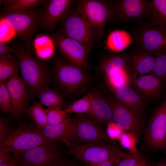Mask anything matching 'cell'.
Instances as JSON below:
<instances>
[{"instance_id":"6da1fadb","label":"cell","mask_w":166,"mask_h":166,"mask_svg":"<svg viewBox=\"0 0 166 166\" xmlns=\"http://www.w3.org/2000/svg\"><path fill=\"white\" fill-rule=\"evenodd\" d=\"M87 70L64 58L58 57L53 61L52 73L58 89L76 98L89 91L93 77Z\"/></svg>"},{"instance_id":"7a4b0ae2","label":"cell","mask_w":166,"mask_h":166,"mask_svg":"<svg viewBox=\"0 0 166 166\" xmlns=\"http://www.w3.org/2000/svg\"><path fill=\"white\" fill-rule=\"evenodd\" d=\"M13 46L15 48L14 54L18 58L22 77L33 93L37 95L40 89L48 86L50 75L49 69L32 55L24 43L17 42Z\"/></svg>"},{"instance_id":"3957f363","label":"cell","mask_w":166,"mask_h":166,"mask_svg":"<svg viewBox=\"0 0 166 166\" xmlns=\"http://www.w3.org/2000/svg\"><path fill=\"white\" fill-rule=\"evenodd\" d=\"M76 3L65 12L58 22L60 26L59 31L92 50L97 39L95 30L78 9Z\"/></svg>"},{"instance_id":"277c9868","label":"cell","mask_w":166,"mask_h":166,"mask_svg":"<svg viewBox=\"0 0 166 166\" xmlns=\"http://www.w3.org/2000/svg\"><path fill=\"white\" fill-rule=\"evenodd\" d=\"M42 11L35 9L1 13V17L24 41L27 49L34 51L33 36L42 20Z\"/></svg>"},{"instance_id":"5b68a950","label":"cell","mask_w":166,"mask_h":166,"mask_svg":"<svg viewBox=\"0 0 166 166\" xmlns=\"http://www.w3.org/2000/svg\"><path fill=\"white\" fill-rule=\"evenodd\" d=\"M53 142L46 138L42 130L35 125L24 124L11 130L0 146L11 149L17 158L32 148Z\"/></svg>"},{"instance_id":"8992f818","label":"cell","mask_w":166,"mask_h":166,"mask_svg":"<svg viewBox=\"0 0 166 166\" xmlns=\"http://www.w3.org/2000/svg\"><path fill=\"white\" fill-rule=\"evenodd\" d=\"M138 21L131 33L135 46L156 57L166 53V27Z\"/></svg>"},{"instance_id":"52a82bcc","label":"cell","mask_w":166,"mask_h":166,"mask_svg":"<svg viewBox=\"0 0 166 166\" xmlns=\"http://www.w3.org/2000/svg\"><path fill=\"white\" fill-rule=\"evenodd\" d=\"M68 154L90 164L109 159H120L126 153L118 147L105 141L84 144H70Z\"/></svg>"},{"instance_id":"ba28073f","label":"cell","mask_w":166,"mask_h":166,"mask_svg":"<svg viewBox=\"0 0 166 166\" xmlns=\"http://www.w3.org/2000/svg\"><path fill=\"white\" fill-rule=\"evenodd\" d=\"M76 4L87 22L94 29L97 38L102 37L106 25L113 18L109 0H79Z\"/></svg>"},{"instance_id":"9c48e42d","label":"cell","mask_w":166,"mask_h":166,"mask_svg":"<svg viewBox=\"0 0 166 166\" xmlns=\"http://www.w3.org/2000/svg\"><path fill=\"white\" fill-rule=\"evenodd\" d=\"M144 138L153 150L166 154V98L153 110Z\"/></svg>"},{"instance_id":"30bf717a","label":"cell","mask_w":166,"mask_h":166,"mask_svg":"<svg viewBox=\"0 0 166 166\" xmlns=\"http://www.w3.org/2000/svg\"><path fill=\"white\" fill-rule=\"evenodd\" d=\"M54 45L65 59L85 70L90 67L89 54L92 50L80 42L68 37L59 31L50 35Z\"/></svg>"},{"instance_id":"8fae6325","label":"cell","mask_w":166,"mask_h":166,"mask_svg":"<svg viewBox=\"0 0 166 166\" xmlns=\"http://www.w3.org/2000/svg\"><path fill=\"white\" fill-rule=\"evenodd\" d=\"M72 120L71 144H84L109 140V137L105 131L83 114H77Z\"/></svg>"},{"instance_id":"7c38bea8","label":"cell","mask_w":166,"mask_h":166,"mask_svg":"<svg viewBox=\"0 0 166 166\" xmlns=\"http://www.w3.org/2000/svg\"><path fill=\"white\" fill-rule=\"evenodd\" d=\"M114 23L149 17V0H109Z\"/></svg>"},{"instance_id":"4fadbf2b","label":"cell","mask_w":166,"mask_h":166,"mask_svg":"<svg viewBox=\"0 0 166 166\" xmlns=\"http://www.w3.org/2000/svg\"><path fill=\"white\" fill-rule=\"evenodd\" d=\"M105 93L112 108L113 122L125 132L139 135L144 126L143 116L121 103L111 93Z\"/></svg>"},{"instance_id":"5bb4252c","label":"cell","mask_w":166,"mask_h":166,"mask_svg":"<svg viewBox=\"0 0 166 166\" xmlns=\"http://www.w3.org/2000/svg\"><path fill=\"white\" fill-rule=\"evenodd\" d=\"M62 156L59 145L54 141L26 152L21 156L20 163L24 166H51Z\"/></svg>"},{"instance_id":"9a60e30c","label":"cell","mask_w":166,"mask_h":166,"mask_svg":"<svg viewBox=\"0 0 166 166\" xmlns=\"http://www.w3.org/2000/svg\"><path fill=\"white\" fill-rule=\"evenodd\" d=\"M125 53L128 73L137 76L152 72L156 58L153 54L135 46Z\"/></svg>"},{"instance_id":"2e32d148","label":"cell","mask_w":166,"mask_h":166,"mask_svg":"<svg viewBox=\"0 0 166 166\" xmlns=\"http://www.w3.org/2000/svg\"><path fill=\"white\" fill-rule=\"evenodd\" d=\"M77 1L75 0H45L39 27L43 30L53 32L66 10Z\"/></svg>"},{"instance_id":"e0dca14e","label":"cell","mask_w":166,"mask_h":166,"mask_svg":"<svg viewBox=\"0 0 166 166\" xmlns=\"http://www.w3.org/2000/svg\"><path fill=\"white\" fill-rule=\"evenodd\" d=\"M5 82L12 100L14 109L13 115L19 117L26 108L30 87L18 74L10 77Z\"/></svg>"},{"instance_id":"ac0fdd59","label":"cell","mask_w":166,"mask_h":166,"mask_svg":"<svg viewBox=\"0 0 166 166\" xmlns=\"http://www.w3.org/2000/svg\"><path fill=\"white\" fill-rule=\"evenodd\" d=\"M132 88L147 102L159 97L164 91L166 84L151 73L135 77L133 80Z\"/></svg>"},{"instance_id":"d6986e66","label":"cell","mask_w":166,"mask_h":166,"mask_svg":"<svg viewBox=\"0 0 166 166\" xmlns=\"http://www.w3.org/2000/svg\"><path fill=\"white\" fill-rule=\"evenodd\" d=\"M89 91L91 101L90 110L87 115L97 124H108L113 121L112 108L105 92L95 89Z\"/></svg>"},{"instance_id":"ffe728a7","label":"cell","mask_w":166,"mask_h":166,"mask_svg":"<svg viewBox=\"0 0 166 166\" xmlns=\"http://www.w3.org/2000/svg\"><path fill=\"white\" fill-rule=\"evenodd\" d=\"M108 92L136 113L143 115L147 101L133 88L123 86L109 90Z\"/></svg>"},{"instance_id":"44dd1931","label":"cell","mask_w":166,"mask_h":166,"mask_svg":"<svg viewBox=\"0 0 166 166\" xmlns=\"http://www.w3.org/2000/svg\"><path fill=\"white\" fill-rule=\"evenodd\" d=\"M126 65L125 53L105 54L101 56L98 61L96 73L104 79L121 71H126Z\"/></svg>"},{"instance_id":"7402d4cb","label":"cell","mask_w":166,"mask_h":166,"mask_svg":"<svg viewBox=\"0 0 166 166\" xmlns=\"http://www.w3.org/2000/svg\"><path fill=\"white\" fill-rule=\"evenodd\" d=\"M72 118L70 117L64 122L55 126L47 124L42 129L43 134L52 141H61L68 146L71 144L73 128Z\"/></svg>"},{"instance_id":"603a6c76","label":"cell","mask_w":166,"mask_h":166,"mask_svg":"<svg viewBox=\"0 0 166 166\" xmlns=\"http://www.w3.org/2000/svg\"><path fill=\"white\" fill-rule=\"evenodd\" d=\"M132 41L126 31L115 30L109 32L105 41V48L113 53H118L126 48Z\"/></svg>"},{"instance_id":"cb8c5ba5","label":"cell","mask_w":166,"mask_h":166,"mask_svg":"<svg viewBox=\"0 0 166 166\" xmlns=\"http://www.w3.org/2000/svg\"><path fill=\"white\" fill-rule=\"evenodd\" d=\"M42 105L49 107H66L67 105L63 97L59 92L50 88L48 86L40 89L37 94Z\"/></svg>"},{"instance_id":"d4e9b609","label":"cell","mask_w":166,"mask_h":166,"mask_svg":"<svg viewBox=\"0 0 166 166\" xmlns=\"http://www.w3.org/2000/svg\"><path fill=\"white\" fill-rule=\"evenodd\" d=\"M151 24L166 27V0H151L149 2Z\"/></svg>"},{"instance_id":"484cf974","label":"cell","mask_w":166,"mask_h":166,"mask_svg":"<svg viewBox=\"0 0 166 166\" xmlns=\"http://www.w3.org/2000/svg\"><path fill=\"white\" fill-rule=\"evenodd\" d=\"M12 55L0 56V82L18 74L17 58Z\"/></svg>"},{"instance_id":"4316f807","label":"cell","mask_w":166,"mask_h":166,"mask_svg":"<svg viewBox=\"0 0 166 166\" xmlns=\"http://www.w3.org/2000/svg\"><path fill=\"white\" fill-rule=\"evenodd\" d=\"M91 101V94L89 91L81 98L74 101L64 110L69 115L73 113L87 115L90 110Z\"/></svg>"},{"instance_id":"83f0119b","label":"cell","mask_w":166,"mask_h":166,"mask_svg":"<svg viewBox=\"0 0 166 166\" xmlns=\"http://www.w3.org/2000/svg\"><path fill=\"white\" fill-rule=\"evenodd\" d=\"M43 0H3L4 9L1 13L15 10H29L34 9Z\"/></svg>"},{"instance_id":"f1b7e54d","label":"cell","mask_w":166,"mask_h":166,"mask_svg":"<svg viewBox=\"0 0 166 166\" xmlns=\"http://www.w3.org/2000/svg\"><path fill=\"white\" fill-rule=\"evenodd\" d=\"M42 105L40 102H34L27 110L30 118L34 121L36 126L41 130L48 124L45 109Z\"/></svg>"},{"instance_id":"f546056e","label":"cell","mask_w":166,"mask_h":166,"mask_svg":"<svg viewBox=\"0 0 166 166\" xmlns=\"http://www.w3.org/2000/svg\"><path fill=\"white\" fill-rule=\"evenodd\" d=\"M48 124L55 126L64 122L70 117L62 109L49 107L45 109Z\"/></svg>"},{"instance_id":"4dcf8cb0","label":"cell","mask_w":166,"mask_h":166,"mask_svg":"<svg viewBox=\"0 0 166 166\" xmlns=\"http://www.w3.org/2000/svg\"><path fill=\"white\" fill-rule=\"evenodd\" d=\"M0 108L3 112L13 115L14 109L12 100L5 81L0 82Z\"/></svg>"},{"instance_id":"1f68e13d","label":"cell","mask_w":166,"mask_h":166,"mask_svg":"<svg viewBox=\"0 0 166 166\" xmlns=\"http://www.w3.org/2000/svg\"><path fill=\"white\" fill-rule=\"evenodd\" d=\"M152 73L166 84V53L156 57Z\"/></svg>"},{"instance_id":"d6a6232c","label":"cell","mask_w":166,"mask_h":166,"mask_svg":"<svg viewBox=\"0 0 166 166\" xmlns=\"http://www.w3.org/2000/svg\"><path fill=\"white\" fill-rule=\"evenodd\" d=\"M137 136L135 133L125 132L122 133L119 139L123 147L130 150L131 152H135L137 151L136 148Z\"/></svg>"},{"instance_id":"836d02e7","label":"cell","mask_w":166,"mask_h":166,"mask_svg":"<svg viewBox=\"0 0 166 166\" xmlns=\"http://www.w3.org/2000/svg\"><path fill=\"white\" fill-rule=\"evenodd\" d=\"M142 156L138 151L126 153L114 166H134Z\"/></svg>"},{"instance_id":"e575fe53","label":"cell","mask_w":166,"mask_h":166,"mask_svg":"<svg viewBox=\"0 0 166 166\" xmlns=\"http://www.w3.org/2000/svg\"><path fill=\"white\" fill-rule=\"evenodd\" d=\"M107 125V133L109 138L113 139L119 138L122 132V129L117 125L113 121L109 123Z\"/></svg>"},{"instance_id":"d590c367","label":"cell","mask_w":166,"mask_h":166,"mask_svg":"<svg viewBox=\"0 0 166 166\" xmlns=\"http://www.w3.org/2000/svg\"><path fill=\"white\" fill-rule=\"evenodd\" d=\"M10 127L7 121L3 118H0V143L10 132Z\"/></svg>"},{"instance_id":"8d00e7d4","label":"cell","mask_w":166,"mask_h":166,"mask_svg":"<svg viewBox=\"0 0 166 166\" xmlns=\"http://www.w3.org/2000/svg\"><path fill=\"white\" fill-rule=\"evenodd\" d=\"M12 150L8 148L0 147V164L6 163L10 160L12 157Z\"/></svg>"},{"instance_id":"74e56055","label":"cell","mask_w":166,"mask_h":166,"mask_svg":"<svg viewBox=\"0 0 166 166\" xmlns=\"http://www.w3.org/2000/svg\"><path fill=\"white\" fill-rule=\"evenodd\" d=\"M14 51L13 45H8L4 41H0V56L11 55L14 54Z\"/></svg>"},{"instance_id":"f35d334b","label":"cell","mask_w":166,"mask_h":166,"mask_svg":"<svg viewBox=\"0 0 166 166\" xmlns=\"http://www.w3.org/2000/svg\"><path fill=\"white\" fill-rule=\"evenodd\" d=\"M51 166H77L73 162L61 157L54 162Z\"/></svg>"},{"instance_id":"ab89813d","label":"cell","mask_w":166,"mask_h":166,"mask_svg":"<svg viewBox=\"0 0 166 166\" xmlns=\"http://www.w3.org/2000/svg\"><path fill=\"white\" fill-rule=\"evenodd\" d=\"M120 159H112L106 160L98 163L91 164L88 166H114Z\"/></svg>"},{"instance_id":"60d3db41","label":"cell","mask_w":166,"mask_h":166,"mask_svg":"<svg viewBox=\"0 0 166 166\" xmlns=\"http://www.w3.org/2000/svg\"><path fill=\"white\" fill-rule=\"evenodd\" d=\"M19 163L18 160L14 156V157L12 156L8 162L0 164V166H18Z\"/></svg>"},{"instance_id":"b9f144b4","label":"cell","mask_w":166,"mask_h":166,"mask_svg":"<svg viewBox=\"0 0 166 166\" xmlns=\"http://www.w3.org/2000/svg\"><path fill=\"white\" fill-rule=\"evenodd\" d=\"M151 164L146 158L142 156L134 166H150Z\"/></svg>"},{"instance_id":"7bdbcfd3","label":"cell","mask_w":166,"mask_h":166,"mask_svg":"<svg viewBox=\"0 0 166 166\" xmlns=\"http://www.w3.org/2000/svg\"><path fill=\"white\" fill-rule=\"evenodd\" d=\"M152 166H166V160L160 159L157 163H153Z\"/></svg>"},{"instance_id":"ee69618b","label":"cell","mask_w":166,"mask_h":166,"mask_svg":"<svg viewBox=\"0 0 166 166\" xmlns=\"http://www.w3.org/2000/svg\"><path fill=\"white\" fill-rule=\"evenodd\" d=\"M18 166H24L23 164H22L20 163V164H19Z\"/></svg>"},{"instance_id":"f6af8a7d","label":"cell","mask_w":166,"mask_h":166,"mask_svg":"<svg viewBox=\"0 0 166 166\" xmlns=\"http://www.w3.org/2000/svg\"><path fill=\"white\" fill-rule=\"evenodd\" d=\"M150 166H152V164H151V165H150Z\"/></svg>"},{"instance_id":"bcb514c9","label":"cell","mask_w":166,"mask_h":166,"mask_svg":"<svg viewBox=\"0 0 166 166\" xmlns=\"http://www.w3.org/2000/svg\"><path fill=\"white\" fill-rule=\"evenodd\" d=\"M165 159V160H166V159Z\"/></svg>"}]
</instances>
